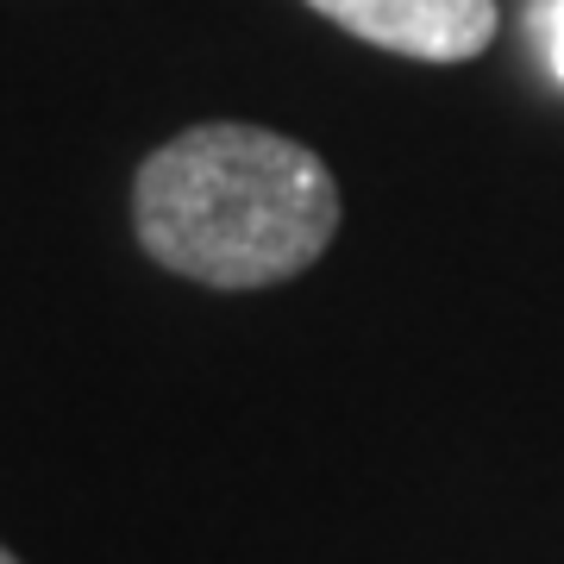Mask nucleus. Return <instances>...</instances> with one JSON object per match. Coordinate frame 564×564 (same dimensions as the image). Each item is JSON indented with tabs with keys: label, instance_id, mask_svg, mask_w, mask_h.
I'll list each match as a JSON object with an SVG mask.
<instances>
[{
	"label": "nucleus",
	"instance_id": "nucleus-1",
	"mask_svg": "<svg viewBox=\"0 0 564 564\" xmlns=\"http://www.w3.org/2000/svg\"><path fill=\"white\" fill-rule=\"evenodd\" d=\"M139 245L207 289H270L302 276L339 232V182L321 151L214 120L144 158L132 182Z\"/></svg>",
	"mask_w": 564,
	"mask_h": 564
},
{
	"label": "nucleus",
	"instance_id": "nucleus-2",
	"mask_svg": "<svg viewBox=\"0 0 564 564\" xmlns=\"http://www.w3.org/2000/svg\"><path fill=\"white\" fill-rule=\"evenodd\" d=\"M351 39L414 63H464L496 39V0H307Z\"/></svg>",
	"mask_w": 564,
	"mask_h": 564
},
{
	"label": "nucleus",
	"instance_id": "nucleus-3",
	"mask_svg": "<svg viewBox=\"0 0 564 564\" xmlns=\"http://www.w3.org/2000/svg\"><path fill=\"white\" fill-rule=\"evenodd\" d=\"M533 32H540V51L552 63V76L564 82V0H540L533 7Z\"/></svg>",
	"mask_w": 564,
	"mask_h": 564
},
{
	"label": "nucleus",
	"instance_id": "nucleus-4",
	"mask_svg": "<svg viewBox=\"0 0 564 564\" xmlns=\"http://www.w3.org/2000/svg\"><path fill=\"white\" fill-rule=\"evenodd\" d=\"M0 564H20V558H13V552H7V545H0Z\"/></svg>",
	"mask_w": 564,
	"mask_h": 564
}]
</instances>
